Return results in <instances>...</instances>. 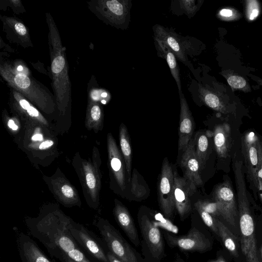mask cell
I'll list each match as a JSON object with an SVG mask.
<instances>
[{
	"instance_id": "obj_1",
	"label": "cell",
	"mask_w": 262,
	"mask_h": 262,
	"mask_svg": "<svg viewBox=\"0 0 262 262\" xmlns=\"http://www.w3.org/2000/svg\"><path fill=\"white\" fill-rule=\"evenodd\" d=\"M66 217L46 216L29 227L33 234L57 258L66 255L76 262H90L79 249Z\"/></svg>"
},
{
	"instance_id": "obj_2",
	"label": "cell",
	"mask_w": 262,
	"mask_h": 262,
	"mask_svg": "<svg viewBox=\"0 0 262 262\" xmlns=\"http://www.w3.org/2000/svg\"><path fill=\"white\" fill-rule=\"evenodd\" d=\"M49 28L50 48L51 59V70L53 89L59 110L64 111L70 98L71 85L64 50L57 29L50 14H47Z\"/></svg>"
},
{
	"instance_id": "obj_3",
	"label": "cell",
	"mask_w": 262,
	"mask_h": 262,
	"mask_svg": "<svg viewBox=\"0 0 262 262\" xmlns=\"http://www.w3.org/2000/svg\"><path fill=\"white\" fill-rule=\"evenodd\" d=\"M23 68L4 63L1 65V74L15 90L43 109L52 100L51 96L32 78L21 72Z\"/></svg>"
},
{
	"instance_id": "obj_4",
	"label": "cell",
	"mask_w": 262,
	"mask_h": 262,
	"mask_svg": "<svg viewBox=\"0 0 262 262\" xmlns=\"http://www.w3.org/2000/svg\"><path fill=\"white\" fill-rule=\"evenodd\" d=\"M98 227L111 253L122 262H138L130 245L107 222L99 221Z\"/></svg>"
},
{
	"instance_id": "obj_5",
	"label": "cell",
	"mask_w": 262,
	"mask_h": 262,
	"mask_svg": "<svg viewBox=\"0 0 262 262\" xmlns=\"http://www.w3.org/2000/svg\"><path fill=\"white\" fill-rule=\"evenodd\" d=\"M173 170L167 158H165L158 186V200L160 208L167 217H171L175 208L173 200Z\"/></svg>"
},
{
	"instance_id": "obj_6",
	"label": "cell",
	"mask_w": 262,
	"mask_h": 262,
	"mask_svg": "<svg viewBox=\"0 0 262 262\" xmlns=\"http://www.w3.org/2000/svg\"><path fill=\"white\" fill-rule=\"evenodd\" d=\"M259 140L258 137L252 131L246 132L242 137V151L247 177L254 188L257 190Z\"/></svg>"
},
{
	"instance_id": "obj_7",
	"label": "cell",
	"mask_w": 262,
	"mask_h": 262,
	"mask_svg": "<svg viewBox=\"0 0 262 262\" xmlns=\"http://www.w3.org/2000/svg\"><path fill=\"white\" fill-rule=\"evenodd\" d=\"M241 248L247 262H260L257 253L255 226L251 211H239Z\"/></svg>"
},
{
	"instance_id": "obj_8",
	"label": "cell",
	"mask_w": 262,
	"mask_h": 262,
	"mask_svg": "<svg viewBox=\"0 0 262 262\" xmlns=\"http://www.w3.org/2000/svg\"><path fill=\"white\" fill-rule=\"evenodd\" d=\"M129 6L128 0H103L95 3L96 11L117 28L124 25L129 14Z\"/></svg>"
},
{
	"instance_id": "obj_9",
	"label": "cell",
	"mask_w": 262,
	"mask_h": 262,
	"mask_svg": "<svg viewBox=\"0 0 262 262\" xmlns=\"http://www.w3.org/2000/svg\"><path fill=\"white\" fill-rule=\"evenodd\" d=\"M214 198L221 208V216L231 226H235L237 209L234 193L230 183L225 181L220 184L214 191Z\"/></svg>"
},
{
	"instance_id": "obj_10",
	"label": "cell",
	"mask_w": 262,
	"mask_h": 262,
	"mask_svg": "<svg viewBox=\"0 0 262 262\" xmlns=\"http://www.w3.org/2000/svg\"><path fill=\"white\" fill-rule=\"evenodd\" d=\"M181 164L184 170V177L189 181L192 188L195 191L196 187L202 185L203 183L201 176L202 168L195 152V137L190 140L183 151Z\"/></svg>"
},
{
	"instance_id": "obj_11",
	"label": "cell",
	"mask_w": 262,
	"mask_h": 262,
	"mask_svg": "<svg viewBox=\"0 0 262 262\" xmlns=\"http://www.w3.org/2000/svg\"><path fill=\"white\" fill-rule=\"evenodd\" d=\"M174 191L173 200L176 208L181 219H183L191 211L190 196L194 191L189 181L184 177H180L176 170H173Z\"/></svg>"
},
{
	"instance_id": "obj_12",
	"label": "cell",
	"mask_w": 262,
	"mask_h": 262,
	"mask_svg": "<svg viewBox=\"0 0 262 262\" xmlns=\"http://www.w3.org/2000/svg\"><path fill=\"white\" fill-rule=\"evenodd\" d=\"M166 238L171 245L183 250L204 251L211 246L208 239L196 228L191 229L187 235L179 237L167 233Z\"/></svg>"
},
{
	"instance_id": "obj_13",
	"label": "cell",
	"mask_w": 262,
	"mask_h": 262,
	"mask_svg": "<svg viewBox=\"0 0 262 262\" xmlns=\"http://www.w3.org/2000/svg\"><path fill=\"white\" fill-rule=\"evenodd\" d=\"M139 224L142 236L150 253L155 258H159L163 251V244L158 227L146 215L141 217Z\"/></svg>"
},
{
	"instance_id": "obj_14",
	"label": "cell",
	"mask_w": 262,
	"mask_h": 262,
	"mask_svg": "<svg viewBox=\"0 0 262 262\" xmlns=\"http://www.w3.org/2000/svg\"><path fill=\"white\" fill-rule=\"evenodd\" d=\"M180 96V115L179 128L178 147L184 151L192 139L195 124L187 102L183 93Z\"/></svg>"
},
{
	"instance_id": "obj_15",
	"label": "cell",
	"mask_w": 262,
	"mask_h": 262,
	"mask_svg": "<svg viewBox=\"0 0 262 262\" xmlns=\"http://www.w3.org/2000/svg\"><path fill=\"white\" fill-rule=\"evenodd\" d=\"M107 147L112 172L118 186L124 190L126 185L124 168L125 165L116 141L111 133H108L107 136Z\"/></svg>"
},
{
	"instance_id": "obj_16",
	"label": "cell",
	"mask_w": 262,
	"mask_h": 262,
	"mask_svg": "<svg viewBox=\"0 0 262 262\" xmlns=\"http://www.w3.org/2000/svg\"><path fill=\"white\" fill-rule=\"evenodd\" d=\"M70 231L75 241L78 242L94 257L103 262H108L102 249L83 227L71 222Z\"/></svg>"
},
{
	"instance_id": "obj_17",
	"label": "cell",
	"mask_w": 262,
	"mask_h": 262,
	"mask_svg": "<svg viewBox=\"0 0 262 262\" xmlns=\"http://www.w3.org/2000/svg\"><path fill=\"white\" fill-rule=\"evenodd\" d=\"M213 135L214 147L218 156L222 158H227L230 154L232 146L230 125L227 123L216 125Z\"/></svg>"
},
{
	"instance_id": "obj_18",
	"label": "cell",
	"mask_w": 262,
	"mask_h": 262,
	"mask_svg": "<svg viewBox=\"0 0 262 262\" xmlns=\"http://www.w3.org/2000/svg\"><path fill=\"white\" fill-rule=\"evenodd\" d=\"M114 214L116 220L128 237L136 246L139 244V236L129 212L119 201L115 200Z\"/></svg>"
},
{
	"instance_id": "obj_19",
	"label": "cell",
	"mask_w": 262,
	"mask_h": 262,
	"mask_svg": "<svg viewBox=\"0 0 262 262\" xmlns=\"http://www.w3.org/2000/svg\"><path fill=\"white\" fill-rule=\"evenodd\" d=\"M155 38L168 47L181 61L185 62V54L178 37L173 33L167 31L164 27L156 25L154 28Z\"/></svg>"
},
{
	"instance_id": "obj_20",
	"label": "cell",
	"mask_w": 262,
	"mask_h": 262,
	"mask_svg": "<svg viewBox=\"0 0 262 262\" xmlns=\"http://www.w3.org/2000/svg\"><path fill=\"white\" fill-rule=\"evenodd\" d=\"M19 247L25 262H51L30 238H19Z\"/></svg>"
},
{
	"instance_id": "obj_21",
	"label": "cell",
	"mask_w": 262,
	"mask_h": 262,
	"mask_svg": "<svg viewBox=\"0 0 262 262\" xmlns=\"http://www.w3.org/2000/svg\"><path fill=\"white\" fill-rule=\"evenodd\" d=\"M199 96L201 101L211 109L223 114L232 112L227 104L215 92L199 84Z\"/></svg>"
},
{
	"instance_id": "obj_22",
	"label": "cell",
	"mask_w": 262,
	"mask_h": 262,
	"mask_svg": "<svg viewBox=\"0 0 262 262\" xmlns=\"http://www.w3.org/2000/svg\"><path fill=\"white\" fill-rule=\"evenodd\" d=\"M157 42L156 48L158 55L164 58L169 66L171 73L176 80L180 95L182 94L181 83L180 76V69L173 52L162 42L155 38Z\"/></svg>"
},
{
	"instance_id": "obj_23",
	"label": "cell",
	"mask_w": 262,
	"mask_h": 262,
	"mask_svg": "<svg viewBox=\"0 0 262 262\" xmlns=\"http://www.w3.org/2000/svg\"><path fill=\"white\" fill-rule=\"evenodd\" d=\"M119 141L125 165V170L128 175V181H129L131 176L132 151L129 135L126 126L123 123H121L119 127Z\"/></svg>"
},
{
	"instance_id": "obj_24",
	"label": "cell",
	"mask_w": 262,
	"mask_h": 262,
	"mask_svg": "<svg viewBox=\"0 0 262 262\" xmlns=\"http://www.w3.org/2000/svg\"><path fill=\"white\" fill-rule=\"evenodd\" d=\"M215 221L219 236L222 239L225 247L233 256L237 258L239 254L236 237L221 221L215 218Z\"/></svg>"
},
{
	"instance_id": "obj_25",
	"label": "cell",
	"mask_w": 262,
	"mask_h": 262,
	"mask_svg": "<svg viewBox=\"0 0 262 262\" xmlns=\"http://www.w3.org/2000/svg\"><path fill=\"white\" fill-rule=\"evenodd\" d=\"M84 177L88 190L92 198L97 195L100 187V179L98 173L89 163L83 165Z\"/></svg>"
},
{
	"instance_id": "obj_26",
	"label": "cell",
	"mask_w": 262,
	"mask_h": 262,
	"mask_svg": "<svg viewBox=\"0 0 262 262\" xmlns=\"http://www.w3.org/2000/svg\"><path fill=\"white\" fill-rule=\"evenodd\" d=\"M103 120V114L99 104L94 100H91L88 107L86 114L87 127H98Z\"/></svg>"
},
{
	"instance_id": "obj_27",
	"label": "cell",
	"mask_w": 262,
	"mask_h": 262,
	"mask_svg": "<svg viewBox=\"0 0 262 262\" xmlns=\"http://www.w3.org/2000/svg\"><path fill=\"white\" fill-rule=\"evenodd\" d=\"M195 152L200 161L202 170L204 168L208 150L207 136L203 133H198L195 136Z\"/></svg>"
},
{
	"instance_id": "obj_28",
	"label": "cell",
	"mask_w": 262,
	"mask_h": 262,
	"mask_svg": "<svg viewBox=\"0 0 262 262\" xmlns=\"http://www.w3.org/2000/svg\"><path fill=\"white\" fill-rule=\"evenodd\" d=\"M5 20L13 28L15 33L24 40H29V33L26 26L20 21L12 17H6Z\"/></svg>"
},
{
	"instance_id": "obj_29",
	"label": "cell",
	"mask_w": 262,
	"mask_h": 262,
	"mask_svg": "<svg viewBox=\"0 0 262 262\" xmlns=\"http://www.w3.org/2000/svg\"><path fill=\"white\" fill-rule=\"evenodd\" d=\"M194 205L200 207L212 215H221V208L217 201L210 202L199 200L194 204Z\"/></svg>"
},
{
	"instance_id": "obj_30",
	"label": "cell",
	"mask_w": 262,
	"mask_h": 262,
	"mask_svg": "<svg viewBox=\"0 0 262 262\" xmlns=\"http://www.w3.org/2000/svg\"><path fill=\"white\" fill-rule=\"evenodd\" d=\"M202 2V1L195 0L179 1L181 8L189 18L194 15Z\"/></svg>"
},
{
	"instance_id": "obj_31",
	"label": "cell",
	"mask_w": 262,
	"mask_h": 262,
	"mask_svg": "<svg viewBox=\"0 0 262 262\" xmlns=\"http://www.w3.org/2000/svg\"><path fill=\"white\" fill-rule=\"evenodd\" d=\"M195 209L200 214L204 223L210 228L216 234L219 236L218 229L217 228L215 218L212 215L205 211L198 206H195Z\"/></svg>"
},
{
	"instance_id": "obj_32",
	"label": "cell",
	"mask_w": 262,
	"mask_h": 262,
	"mask_svg": "<svg viewBox=\"0 0 262 262\" xmlns=\"http://www.w3.org/2000/svg\"><path fill=\"white\" fill-rule=\"evenodd\" d=\"M59 193L61 196V198L66 202H74L76 199L74 189L68 183H64L60 186Z\"/></svg>"
},
{
	"instance_id": "obj_33",
	"label": "cell",
	"mask_w": 262,
	"mask_h": 262,
	"mask_svg": "<svg viewBox=\"0 0 262 262\" xmlns=\"http://www.w3.org/2000/svg\"><path fill=\"white\" fill-rule=\"evenodd\" d=\"M156 216V219L157 221L152 222L156 227H160L173 233H178V228L176 225H173L170 221L166 219H164L162 216H159L157 215Z\"/></svg>"
},
{
	"instance_id": "obj_34",
	"label": "cell",
	"mask_w": 262,
	"mask_h": 262,
	"mask_svg": "<svg viewBox=\"0 0 262 262\" xmlns=\"http://www.w3.org/2000/svg\"><path fill=\"white\" fill-rule=\"evenodd\" d=\"M259 163L257 171V181L258 183V191L260 199L262 202V141L259 140L258 145Z\"/></svg>"
},
{
	"instance_id": "obj_35",
	"label": "cell",
	"mask_w": 262,
	"mask_h": 262,
	"mask_svg": "<svg viewBox=\"0 0 262 262\" xmlns=\"http://www.w3.org/2000/svg\"><path fill=\"white\" fill-rule=\"evenodd\" d=\"M227 81L230 86L234 89H243L247 84V82L244 78L236 75L229 77Z\"/></svg>"
},
{
	"instance_id": "obj_36",
	"label": "cell",
	"mask_w": 262,
	"mask_h": 262,
	"mask_svg": "<svg viewBox=\"0 0 262 262\" xmlns=\"http://www.w3.org/2000/svg\"><path fill=\"white\" fill-rule=\"evenodd\" d=\"M54 144V142L52 140H48L42 142L39 146V148L41 150L47 149Z\"/></svg>"
},
{
	"instance_id": "obj_37",
	"label": "cell",
	"mask_w": 262,
	"mask_h": 262,
	"mask_svg": "<svg viewBox=\"0 0 262 262\" xmlns=\"http://www.w3.org/2000/svg\"><path fill=\"white\" fill-rule=\"evenodd\" d=\"M220 14L224 17H229L232 15V11L229 9H223L220 11Z\"/></svg>"
},
{
	"instance_id": "obj_38",
	"label": "cell",
	"mask_w": 262,
	"mask_h": 262,
	"mask_svg": "<svg viewBox=\"0 0 262 262\" xmlns=\"http://www.w3.org/2000/svg\"><path fill=\"white\" fill-rule=\"evenodd\" d=\"M107 257L108 262H122L118 258H117L113 254L108 252L107 254Z\"/></svg>"
},
{
	"instance_id": "obj_39",
	"label": "cell",
	"mask_w": 262,
	"mask_h": 262,
	"mask_svg": "<svg viewBox=\"0 0 262 262\" xmlns=\"http://www.w3.org/2000/svg\"><path fill=\"white\" fill-rule=\"evenodd\" d=\"M8 125L9 127L13 130H16L18 129V126L15 124L13 120L10 119L8 121Z\"/></svg>"
},
{
	"instance_id": "obj_40",
	"label": "cell",
	"mask_w": 262,
	"mask_h": 262,
	"mask_svg": "<svg viewBox=\"0 0 262 262\" xmlns=\"http://www.w3.org/2000/svg\"><path fill=\"white\" fill-rule=\"evenodd\" d=\"M61 262H76L67 256L64 255L59 258Z\"/></svg>"
},
{
	"instance_id": "obj_41",
	"label": "cell",
	"mask_w": 262,
	"mask_h": 262,
	"mask_svg": "<svg viewBox=\"0 0 262 262\" xmlns=\"http://www.w3.org/2000/svg\"><path fill=\"white\" fill-rule=\"evenodd\" d=\"M32 139L34 141H41L43 139V137L42 135L38 134L33 136Z\"/></svg>"
},
{
	"instance_id": "obj_42",
	"label": "cell",
	"mask_w": 262,
	"mask_h": 262,
	"mask_svg": "<svg viewBox=\"0 0 262 262\" xmlns=\"http://www.w3.org/2000/svg\"><path fill=\"white\" fill-rule=\"evenodd\" d=\"M208 262H226L223 256H220L215 260H209Z\"/></svg>"
},
{
	"instance_id": "obj_43",
	"label": "cell",
	"mask_w": 262,
	"mask_h": 262,
	"mask_svg": "<svg viewBox=\"0 0 262 262\" xmlns=\"http://www.w3.org/2000/svg\"><path fill=\"white\" fill-rule=\"evenodd\" d=\"M260 256L261 259H262V246L260 249Z\"/></svg>"
}]
</instances>
